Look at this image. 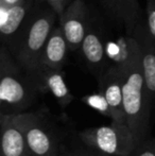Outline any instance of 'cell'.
I'll return each instance as SVG.
<instances>
[{
	"instance_id": "cell-2",
	"label": "cell",
	"mask_w": 155,
	"mask_h": 156,
	"mask_svg": "<svg viewBox=\"0 0 155 156\" xmlns=\"http://www.w3.org/2000/svg\"><path fill=\"white\" fill-rule=\"evenodd\" d=\"M41 94L33 76L23 69L10 51L0 52V112L16 115L28 112Z\"/></svg>"
},
{
	"instance_id": "cell-19",
	"label": "cell",
	"mask_w": 155,
	"mask_h": 156,
	"mask_svg": "<svg viewBox=\"0 0 155 156\" xmlns=\"http://www.w3.org/2000/svg\"><path fill=\"white\" fill-rule=\"evenodd\" d=\"M61 156H110V155L103 154V153L98 152V151L93 150V149H90V151H87V152L81 151V152H72V153H65L64 150H63Z\"/></svg>"
},
{
	"instance_id": "cell-8",
	"label": "cell",
	"mask_w": 155,
	"mask_h": 156,
	"mask_svg": "<svg viewBox=\"0 0 155 156\" xmlns=\"http://www.w3.org/2000/svg\"><path fill=\"white\" fill-rule=\"evenodd\" d=\"M31 76L35 80L39 93L43 94H51L63 111L75 100V97L65 82L62 69L39 66Z\"/></svg>"
},
{
	"instance_id": "cell-7",
	"label": "cell",
	"mask_w": 155,
	"mask_h": 156,
	"mask_svg": "<svg viewBox=\"0 0 155 156\" xmlns=\"http://www.w3.org/2000/svg\"><path fill=\"white\" fill-rule=\"evenodd\" d=\"M99 93L107 100L113 112V120L118 123H125L122 91V70L119 67L110 65L99 76Z\"/></svg>"
},
{
	"instance_id": "cell-21",
	"label": "cell",
	"mask_w": 155,
	"mask_h": 156,
	"mask_svg": "<svg viewBox=\"0 0 155 156\" xmlns=\"http://www.w3.org/2000/svg\"><path fill=\"white\" fill-rule=\"evenodd\" d=\"M129 156H132V154H131V155H129Z\"/></svg>"
},
{
	"instance_id": "cell-12",
	"label": "cell",
	"mask_w": 155,
	"mask_h": 156,
	"mask_svg": "<svg viewBox=\"0 0 155 156\" xmlns=\"http://www.w3.org/2000/svg\"><path fill=\"white\" fill-rule=\"evenodd\" d=\"M140 46V61L145 76L148 97L153 106L155 102V46L148 37L145 25H141L133 33Z\"/></svg>"
},
{
	"instance_id": "cell-15",
	"label": "cell",
	"mask_w": 155,
	"mask_h": 156,
	"mask_svg": "<svg viewBox=\"0 0 155 156\" xmlns=\"http://www.w3.org/2000/svg\"><path fill=\"white\" fill-rule=\"evenodd\" d=\"M84 104H86L88 107H90L91 109L98 112L99 114H101L102 116L110 118L111 120H113V112L111 108L110 104H108L107 100L105 99V97L102 94H100L98 91L97 94H87L81 98Z\"/></svg>"
},
{
	"instance_id": "cell-1",
	"label": "cell",
	"mask_w": 155,
	"mask_h": 156,
	"mask_svg": "<svg viewBox=\"0 0 155 156\" xmlns=\"http://www.w3.org/2000/svg\"><path fill=\"white\" fill-rule=\"evenodd\" d=\"M122 91L126 124L134 136L136 146H139L148 139L152 108L141 67L140 46L130 63L122 69Z\"/></svg>"
},
{
	"instance_id": "cell-5",
	"label": "cell",
	"mask_w": 155,
	"mask_h": 156,
	"mask_svg": "<svg viewBox=\"0 0 155 156\" xmlns=\"http://www.w3.org/2000/svg\"><path fill=\"white\" fill-rule=\"evenodd\" d=\"M78 136L88 148L110 156H129L137 147L128 124L114 121L81 131Z\"/></svg>"
},
{
	"instance_id": "cell-4",
	"label": "cell",
	"mask_w": 155,
	"mask_h": 156,
	"mask_svg": "<svg viewBox=\"0 0 155 156\" xmlns=\"http://www.w3.org/2000/svg\"><path fill=\"white\" fill-rule=\"evenodd\" d=\"M17 122L23 129L32 156H61L63 152L60 133L48 109L16 114Z\"/></svg>"
},
{
	"instance_id": "cell-18",
	"label": "cell",
	"mask_w": 155,
	"mask_h": 156,
	"mask_svg": "<svg viewBox=\"0 0 155 156\" xmlns=\"http://www.w3.org/2000/svg\"><path fill=\"white\" fill-rule=\"evenodd\" d=\"M48 3V5L56 12V14L60 15L62 12L73 1V0H43Z\"/></svg>"
},
{
	"instance_id": "cell-17",
	"label": "cell",
	"mask_w": 155,
	"mask_h": 156,
	"mask_svg": "<svg viewBox=\"0 0 155 156\" xmlns=\"http://www.w3.org/2000/svg\"><path fill=\"white\" fill-rule=\"evenodd\" d=\"M132 156H155V137L146 139L143 144L137 146Z\"/></svg>"
},
{
	"instance_id": "cell-16",
	"label": "cell",
	"mask_w": 155,
	"mask_h": 156,
	"mask_svg": "<svg viewBox=\"0 0 155 156\" xmlns=\"http://www.w3.org/2000/svg\"><path fill=\"white\" fill-rule=\"evenodd\" d=\"M147 35L155 46V0H147L146 21H143Z\"/></svg>"
},
{
	"instance_id": "cell-11",
	"label": "cell",
	"mask_w": 155,
	"mask_h": 156,
	"mask_svg": "<svg viewBox=\"0 0 155 156\" xmlns=\"http://www.w3.org/2000/svg\"><path fill=\"white\" fill-rule=\"evenodd\" d=\"M101 2L111 18L130 34L143 25L141 9L137 0H101Z\"/></svg>"
},
{
	"instance_id": "cell-3",
	"label": "cell",
	"mask_w": 155,
	"mask_h": 156,
	"mask_svg": "<svg viewBox=\"0 0 155 156\" xmlns=\"http://www.w3.org/2000/svg\"><path fill=\"white\" fill-rule=\"evenodd\" d=\"M56 12L51 8L30 15L27 23L15 37L12 55L21 68L32 74L41 64V54L55 23Z\"/></svg>"
},
{
	"instance_id": "cell-13",
	"label": "cell",
	"mask_w": 155,
	"mask_h": 156,
	"mask_svg": "<svg viewBox=\"0 0 155 156\" xmlns=\"http://www.w3.org/2000/svg\"><path fill=\"white\" fill-rule=\"evenodd\" d=\"M80 49L91 71L99 76L106 69L105 64L107 61L105 43L102 35L89 26Z\"/></svg>"
},
{
	"instance_id": "cell-9",
	"label": "cell",
	"mask_w": 155,
	"mask_h": 156,
	"mask_svg": "<svg viewBox=\"0 0 155 156\" xmlns=\"http://www.w3.org/2000/svg\"><path fill=\"white\" fill-rule=\"evenodd\" d=\"M1 124V155L0 156H32L26 141L23 129L15 115L0 114Z\"/></svg>"
},
{
	"instance_id": "cell-14",
	"label": "cell",
	"mask_w": 155,
	"mask_h": 156,
	"mask_svg": "<svg viewBox=\"0 0 155 156\" xmlns=\"http://www.w3.org/2000/svg\"><path fill=\"white\" fill-rule=\"evenodd\" d=\"M69 45L61 26L54 27L41 54L39 66L62 69L66 62Z\"/></svg>"
},
{
	"instance_id": "cell-20",
	"label": "cell",
	"mask_w": 155,
	"mask_h": 156,
	"mask_svg": "<svg viewBox=\"0 0 155 156\" xmlns=\"http://www.w3.org/2000/svg\"><path fill=\"white\" fill-rule=\"evenodd\" d=\"M23 0H0V4L1 5H14L16 3H19Z\"/></svg>"
},
{
	"instance_id": "cell-6",
	"label": "cell",
	"mask_w": 155,
	"mask_h": 156,
	"mask_svg": "<svg viewBox=\"0 0 155 156\" xmlns=\"http://www.w3.org/2000/svg\"><path fill=\"white\" fill-rule=\"evenodd\" d=\"M58 17L69 49H80L89 29V13L84 0H73Z\"/></svg>"
},
{
	"instance_id": "cell-10",
	"label": "cell",
	"mask_w": 155,
	"mask_h": 156,
	"mask_svg": "<svg viewBox=\"0 0 155 156\" xmlns=\"http://www.w3.org/2000/svg\"><path fill=\"white\" fill-rule=\"evenodd\" d=\"M33 0H23L14 5L0 4V33L2 41H11L15 39L27 23L32 11Z\"/></svg>"
}]
</instances>
